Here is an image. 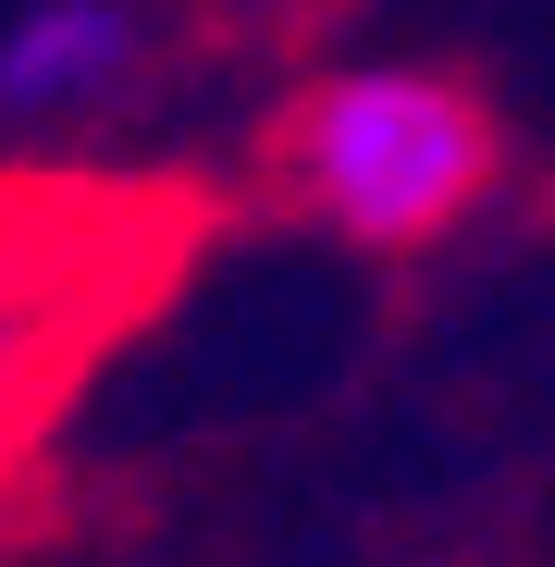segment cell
Instances as JSON below:
<instances>
[{
  "instance_id": "3957f363",
  "label": "cell",
  "mask_w": 555,
  "mask_h": 567,
  "mask_svg": "<svg viewBox=\"0 0 555 567\" xmlns=\"http://www.w3.org/2000/svg\"><path fill=\"white\" fill-rule=\"evenodd\" d=\"M148 74V13L136 0H38V13L0 38V112H100Z\"/></svg>"
},
{
  "instance_id": "6da1fadb",
  "label": "cell",
  "mask_w": 555,
  "mask_h": 567,
  "mask_svg": "<svg viewBox=\"0 0 555 567\" xmlns=\"http://www.w3.org/2000/svg\"><path fill=\"white\" fill-rule=\"evenodd\" d=\"M210 247V198L161 173H0V494L50 420Z\"/></svg>"
},
{
  "instance_id": "7a4b0ae2",
  "label": "cell",
  "mask_w": 555,
  "mask_h": 567,
  "mask_svg": "<svg viewBox=\"0 0 555 567\" xmlns=\"http://www.w3.org/2000/svg\"><path fill=\"white\" fill-rule=\"evenodd\" d=\"M494 173H506V124L444 62H333L271 124L285 210H309L346 247H383V259L456 235L494 198Z\"/></svg>"
}]
</instances>
